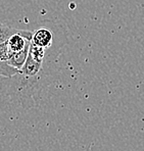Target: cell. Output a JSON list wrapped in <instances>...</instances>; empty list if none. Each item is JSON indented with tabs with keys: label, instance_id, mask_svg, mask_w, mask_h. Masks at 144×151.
I'll list each match as a JSON object with an SVG mask.
<instances>
[{
	"label": "cell",
	"instance_id": "6da1fadb",
	"mask_svg": "<svg viewBox=\"0 0 144 151\" xmlns=\"http://www.w3.org/2000/svg\"><path fill=\"white\" fill-rule=\"evenodd\" d=\"M54 31L51 27L43 26L33 32L32 42L47 51L51 49L54 45Z\"/></svg>",
	"mask_w": 144,
	"mask_h": 151
},
{
	"label": "cell",
	"instance_id": "7a4b0ae2",
	"mask_svg": "<svg viewBox=\"0 0 144 151\" xmlns=\"http://www.w3.org/2000/svg\"><path fill=\"white\" fill-rule=\"evenodd\" d=\"M17 29L10 28V27H7L3 24L0 23V43H2L3 41L8 39V37L14 33V31ZM19 72L17 70V68L10 66L9 64L3 63V61L0 60V76H3V77H8L12 78L15 75H19Z\"/></svg>",
	"mask_w": 144,
	"mask_h": 151
},
{
	"label": "cell",
	"instance_id": "3957f363",
	"mask_svg": "<svg viewBox=\"0 0 144 151\" xmlns=\"http://www.w3.org/2000/svg\"><path fill=\"white\" fill-rule=\"evenodd\" d=\"M42 65L43 64L36 61L30 55H28L26 63L21 70V74L26 76V77H34V76L39 74V72L42 68Z\"/></svg>",
	"mask_w": 144,
	"mask_h": 151
}]
</instances>
